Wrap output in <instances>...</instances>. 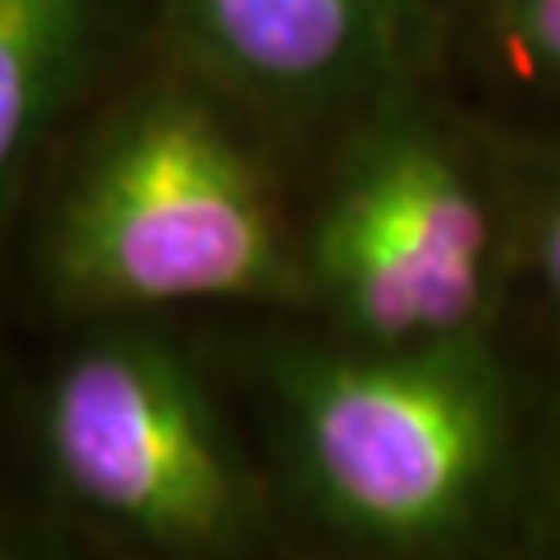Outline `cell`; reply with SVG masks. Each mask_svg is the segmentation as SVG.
Wrapping results in <instances>:
<instances>
[{
    "mask_svg": "<svg viewBox=\"0 0 560 560\" xmlns=\"http://www.w3.org/2000/svg\"><path fill=\"white\" fill-rule=\"evenodd\" d=\"M50 279L83 307L291 300L303 258L270 175L208 83H162L80 159L50 229Z\"/></svg>",
    "mask_w": 560,
    "mask_h": 560,
    "instance_id": "6da1fadb",
    "label": "cell"
},
{
    "mask_svg": "<svg viewBox=\"0 0 560 560\" xmlns=\"http://www.w3.org/2000/svg\"><path fill=\"white\" fill-rule=\"evenodd\" d=\"M287 428L320 515L365 544L428 548L490 494L506 402L481 340L358 345L287 370Z\"/></svg>",
    "mask_w": 560,
    "mask_h": 560,
    "instance_id": "7a4b0ae2",
    "label": "cell"
},
{
    "mask_svg": "<svg viewBox=\"0 0 560 560\" xmlns=\"http://www.w3.org/2000/svg\"><path fill=\"white\" fill-rule=\"evenodd\" d=\"M303 282L358 345L478 340L494 217L474 162L436 120L399 104L361 129L312 224Z\"/></svg>",
    "mask_w": 560,
    "mask_h": 560,
    "instance_id": "3957f363",
    "label": "cell"
},
{
    "mask_svg": "<svg viewBox=\"0 0 560 560\" xmlns=\"http://www.w3.org/2000/svg\"><path fill=\"white\" fill-rule=\"evenodd\" d=\"M46 457L83 511L162 548H217L249 520L229 436L179 353L101 337L62 361L42 411Z\"/></svg>",
    "mask_w": 560,
    "mask_h": 560,
    "instance_id": "277c9868",
    "label": "cell"
},
{
    "mask_svg": "<svg viewBox=\"0 0 560 560\" xmlns=\"http://www.w3.org/2000/svg\"><path fill=\"white\" fill-rule=\"evenodd\" d=\"M428 0H166L187 67L233 101L312 113L374 96L399 71Z\"/></svg>",
    "mask_w": 560,
    "mask_h": 560,
    "instance_id": "5b68a950",
    "label": "cell"
},
{
    "mask_svg": "<svg viewBox=\"0 0 560 560\" xmlns=\"http://www.w3.org/2000/svg\"><path fill=\"white\" fill-rule=\"evenodd\" d=\"M104 0H0V208L80 92Z\"/></svg>",
    "mask_w": 560,
    "mask_h": 560,
    "instance_id": "8992f818",
    "label": "cell"
},
{
    "mask_svg": "<svg viewBox=\"0 0 560 560\" xmlns=\"http://www.w3.org/2000/svg\"><path fill=\"white\" fill-rule=\"evenodd\" d=\"M502 25L527 67L560 80V0H506Z\"/></svg>",
    "mask_w": 560,
    "mask_h": 560,
    "instance_id": "52a82bcc",
    "label": "cell"
},
{
    "mask_svg": "<svg viewBox=\"0 0 560 560\" xmlns=\"http://www.w3.org/2000/svg\"><path fill=\"white\" fill-rule=\"evenodd\" d=\"M532 254H536V270H540L548 295H552V303L560 307V175H557V183L548 187L540 212H536Z\"/></svg>",
    "mask_w": 560,
    "mask_h": 560,
    "instance_id": "ba28073f",
    "label": "cell"
}]
</instances>
